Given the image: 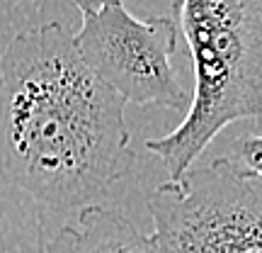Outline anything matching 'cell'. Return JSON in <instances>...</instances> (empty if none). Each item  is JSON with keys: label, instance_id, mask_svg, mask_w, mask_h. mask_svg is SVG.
Listing matches in <instances>:
<instances>
[{"label": "cell", "instance_id": "1", "mask_svg": "<svg viewBox=\"0 0 262 253\" xmlns=\"http://www.w3.org/2000/svg\"><path fill=\"white\" fill-rule=\"evenodd\" d=\"M124 103L83 64L61 22L0 51V173L54 212L100 205L136 166Z\"/></svg>", "mask_w": 262, "mask_h": 253}, {"label": "cell", "instance_id": "2", "mask_svg": "<svg viewBox=\"0 0 262 253\" xmlns=\"http://www.w3.org/2000/svg\"><path fill=\"white\" fill-rule=\"evenodd\" d=\"M172 10L194 88L185 120L146 141L165 166V183H180L228 124L257 120L262 107V0H178Z\"/></svg>", "mask_w": 262, "mask_h": 253}, {"label": "cell", "instance_id": "3", "mask_svg": "<svg viewBox=\"0 0 262 253\" xmlns=\"http://www.w3.org/2000/svg\"><path fill=\"white\" fill-rule=\"evenodd\" d=\"M146 197L158 253H262L260 137Z\"/></svg>", "mask_w": 262, "mask_h": 253}, {"label": "cell", "instance_id": "4", "mask_svg": "<svg viewBox=\"0 0 262 253\" xmlns=\"http://www.w3.org/2000/svg\"><path fill=\"white\" fill-rule=\"evenodd\" d=\"M83 25L73 44L83 64L124 103L187 112L189 93L180 83L172 56L178 49L175 10L136 17L122 0L80 12Z\"/></svg>", "mask_w": 262, "mask_h": 253}, {"label": "cell", "instance_id": "5", "mask_svg": "<svg viewBox=\"0 0 262 253\" xmlns=\"http://www.w3.org/2000/svg\"><path fill=\"white\" fill-rule=\"evenodd\" d=\"M75 215L49 239L44 253H158L150 236L117 209L93 205Z\"/></svg>", "mask_w": 262, "mask_h": 253}, {"label": "cell", "instance_id": "6", "mask_svg": "<svg viewBox=\"0 0 262 253\" xmlns=\"http://www.w3.org/2000/svg\"><path fill=\"white\" fill-rule=\"evenodd\" d=\"M71 3H73L80 12H88V10L100 8V5H102V3H107V0H71Z\"/></svg>", "mask_w": 262, "mask_h": 253}]
</instances>
